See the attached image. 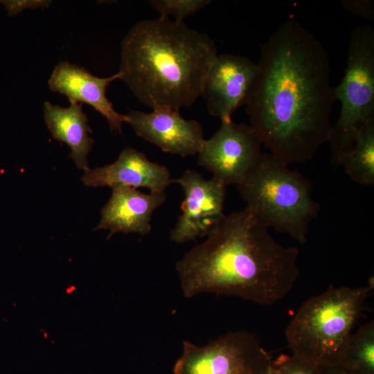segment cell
Wrapping results in <instances>:
<instances>
[{"instance_id":"cell-1","label":"cell","mask_w":374,"mask_h":374,"mask_svg":"<svg viewBox=\"0 0 374 374\" xmlns=\"http://www.w3.org/2000/svg\"><path fill=\"white\" fill-rule=\"evenodd\" d=\"M258 80L247 104L250 125L270 153L288 165L310 160L328 142L335 101L328 54L289 19L262 45Z\"/></svg>"},{"instance_id":"cell-2","label":"cell","mask_w":374,"mask_h":374,"mask_svg":"<svg viewBox=\"0 0 374 374\" xmlns=\"http://www.w3.org/2000/svg\"><path fill=\"white\" fill-rule=\"evenodd\" d=\"M299 250L278 243L247 206L224 215L176 264L183 294L232 296L262 305L282 300L300 276Z\"/></svg>"},{"instance_id":"cell-3","label":"cell","mask_w":374,"mask_h":374,"mask_svg":"<svg viewBox=\"0 0 374 374\" xmlns=\"http://www.w3.org/2000/svg\"><path fill=\"white\" fill-rule=\"evenodd\" d=\"M121 47L120 79L152 110L191 107L218 55L208 35L161 16L135 24Z\"/></svg>"},{"instance_id":"cell-4","label":"cell","mask_w":374,"mask_h":374,"mask_svg":"<svg viewBox=\"0 0 374 374\" xmlns=\"http://www.w3.org/2000/svg\"><path fill=\"white\" fill-rule=\"evenodd\" d=\"M373 285H331L305 301L285 330L292 355L315 367L340 365Z\"/></svg>"},{"instance_id":"cell-5","label":"cell","mask_w":374,"mask_h":374,"mask_svg":"<svg viewBox=\"0 0 374 374\" xmlns=\"http://www.w3.org/2000/svg\"><path fill=\"white\" fill-rule=\"evenodd\" d=\"M247 207L269 229L288 234L301 244L307 241L309 225L321 206L312 197L309 179L271 153H262L238 186Z\"/></svg>"},{"instance_id":"cell-6","label":"cell","mask_w":374,"mask_h":374,"mask_svg":"<svg viewBox=\"0 0 374 374\" xmlns=\"http://www.w3.org/2000/svg\"><path fill=\"white\" fill-rule=\"evenodd\" d=\"M341 103L339 118L332 125L330 139L332 162L339 166L353 145L357 132L374 120V29L355 28L350 37L347 64L341 82L334 87Z\"/></svg>"},{"instance_id":"cell-7","label":"cell","mask_w":374,"mask_h":374,"mask_svg":"<svg viewBox=\"0 0 374 374\" xmlns=\"http://www.w3.org/2000/svg\"><path fill=\"white\" fill-rule=\"evenodd\" d=\"M272 362L254 334L229 332L204 346L184 341L173 374H260Z\"/></svg>"},{"instance_id":"cell-8","label":"cell","mask_w":374,"mask_h":374,"mask_svg":"<svg viewBox=\"0 0 374 374\" xmlns=\"http://www.w3.org/2000/svg\"><path fill=\"white\" fill-rule=\"evenodd\" d=\"M262 145L250 125L222 121L215 134L204 140L197 153L198 163L225 186H238L256 164Z\"/></svg>"},{"instance_id":"cell-9","label":"cell","mask_w":374,"mask_h":374,"mask_svg":"<svg viewBox=\"0 0 374 374\" xmlns=\"http://www.w3.org/2000/svg\"><path fill=\"white\" fill-rule=\"evenodd\" d=\"M172 181L181 186L184 199L181 213L170 231V240L181 244L207 236L225 215L226 186L214 177L206 179L192 170H186Z\"/></svg>"},{"instance_id":"cell-10","label":"cell","mask_w":374,"mask_h":374,"mask_svg":"<svg viewBox=\"0 0 374 374\" xmlns=\"http://www.w3.org/2000/svg\"><path fill=\"white\" fill-rule=\"evenodd\" d=\"M259 74L257 63L233 54H220L211 66L202 86L209 114L229 121L234 112L248 103Z\"/></svg>"},{"instance_id":"cell-11","label":"cell","mask_w":374,"mask_h":374,"mask_svg":"<svg viewBox=\"0 0 374 374\" xmlns=\"http://www.w3.org/2000/svg\"><path fill=\"white\" fill-rule=\"evenodd\" d=\"M125 123L137 136L163 152L183 157L197 154L205 140L201 124L183 118L177 110H130L125 115Z\"/></svg>"},{"instance_id":"cell-12","label":"cell","mask_w":374,"mask_h":374,"mask_svg":"<svg viewBox=\"0 0 374 374\" xmlns=\"http://www.w3.org/2000/svg\"><path fill=\"white\" fill-rule=\"evenodd\" d=\"M82 181L89 187L125 186L164 192L172 179L166 166L151 161L132 148H127L114 163L85 170Z\"/></svg>"},{"instance_id":"cell-13","label":"cell","mask_w":374,"mask_h":374,"mask_svg":"<svg viewBox=\"0 0 374 374\" xmlns=\"http://www.w3.org/2000/svg\"><path fill=\"white\" fill-rule=\"evenodd\" d=\"M120 79V73L99 78L86 69L63 61L54 68L48 81L49 88L66 96L70 103H86L107 121L112 130L121 132L125 115L117 112L106 96L109 84Z\"/></svg>"},{"instance_id":"cell-14","label":"cell","mask_w":374,"mask_h":374,"mask_svg":"<svg viewBox=\"0 0 374 374\" xmlns=\"http://www.w3.org/2000/svg\"><path fill=\"white\" fill-rule=\"evenodd\" d=\"M101 210V219L95 230L116 233L148 234L152 216L166 200V191L143 193L136 188L116 186Z\"/></svg>"},{"instance_id":"cell-15","label":"cell","mask_w":374,"mask_h":374,"mask_svg":"<svg viewBox=\"0 0 374 374\" xmlns=\"http://www.w3.org/2000/svg\"><path fill=\"white\" fill-rule=\"evenodd\" d=\"M44 112L46 126L53 137L68 145L71 150L69 157L79 169L88 170L87 157L93 139L89 136L91 130L82 104L70 103L65 107L46 101Z\"/></svg>"},{"instance_id":"cell-16","label":"cell","mask_w":374,"mask_h":374,"mask_svg":"<svg viewBox=\"0 0 374 374\" xmlns=\"http://www.w3.org/2000/svg\"><path fill=\"white\" fill-rule=\"evenodd\" d=\"M339 166L353 181L364 186L374 184V120L357 132L352 148Z\"/></svg>"},{"instance_id":"cell-17","label":"cell","mask_w":374,"mask_h":374,"mask_svg":"<svg viewBox=\"0 0 374 374\" xmlns=\"http://www.w3.org/2000/svg\"><path fill=\"white\" fill-rule=\"evenodd\" d=\"M340 365L359 374H374L373 321L351 334Z\"/></svg>"},{"instance_id":"cell-18","label":"cell","mask_w":374,"mask_h":374,"mask_svg":"<svg viewBox=\"0 0 374 374\" xmlns=\"http://www.w3.org/2000/svg\"><path fill=\"white\" fill-rule=\"evenodd\" d=\"M152 6L161 17L172 16L175 21H183L186 17L199 12L211 3L209 0H152Z\"/></svg>"},{"instance_id":"cell-19","label":"cell","mask_w":374,"mask_h":374,"mask_svg":"<svg viewBox=\"0 0 374 374\" xmlns=\"http://www.w3.org/2000/svg\"><path fill=\"white\" fill-rule=\"evenodd\" d=\"M271 366L277 374H319L318 368L292 355H279Z\"/></svg>"},{"instance_id":"cell-20","label":"cell","mask_w":374,"mask_h":374,"mask_svg":"<svg viewBox=\"0 0 374 374\" xmlns=\"http://www.w3.org/2000/svg\"><path fill=\"white\" fill-rule=\"evenodd\" d=\"M52 1L48 0H3L0 3L3 5L8 15L15 16L25 9L46 8Z\"/></svg>"},{"instance_id":"cell-21","label":"cell","mask_w":374,"mask_h":374,"mask_svg":"<svg viewBox=\"0 0 374 374\" xmlns=\"http://www.w3.org/2000/svg\"><path fill=\"white\" fill-rule=\"evenodd\" d=\"M344 10L353 15L366 19H374V1L373 0H344Z\"/></svg>"},{"instance_id":"cell-22","label":"cell","mask_w":374,"mask_h":374,"mask_svg":"<svg viewBox=\"0 0 374 374\" xmlns=\"http://www.w3.org/2000/svg\"><path fill=\"white\" fill-rule=\"evenodd\" d=\"M319 374H359L343 366L337 365L319 368Z\"/></svg>"},{"instance_id":"cell-23","label":"cell","mask_w":374,"mask_h":374,"mask_svg":"<svg viewBox=\"0 0 374 374\" xmlns=\"http://www.w3.org/2000/svg\"><path fill=\"white\" fill-rule=\"evenodd\" d=\"M260 374H277V373L274 371V369L273 368L272 366L271 365V366L269 368H268L266 371H265L264 372H262V373H261Z\"/></svg>"}]
</instances>
